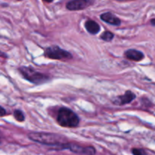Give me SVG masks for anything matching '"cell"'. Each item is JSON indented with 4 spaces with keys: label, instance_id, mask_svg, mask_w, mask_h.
Here are the masks:
<instances>
[{
    "label": "cell",
    "instance_id": "obj_1",
    "mask_svg": "<svg viewBox=\"0 0 155 155\" xmlns=\"http://www.w3.org/2000/svg\"><path fill=\"white\" fill-rule=\"evenodd\" d=\"M29 139L37 143L47 146L53 147L55 150L62 144L68 142L67 139L61 135L52 133H30L28 135Z\"/></svg>",
    "mask_w": 155,
    "mask_h": 155
},
{
    "label": "cell",
    "instance_id": "obj_2",
    "mask_svg": "<svg viewBox=\"0 0 155 155\" xmlns=\"http://www.w3.org/2000/svg\"><path fill=\"white\" fill-rule=\"evenodd\" d=\"M57 123L64 128H76L80 124L78 115L68 107H61L58 109L56 117Z\"/></svg>",
    "mask_w": 155,
    "mask_h": 155
},
{
    "label": "cell",
    "instance_id": "obj_3",
    "mask_svg": "<svg viewBox=\"0 0 155 155\" xmlns=\"http://www.w3.org/2000/svg\"><path fill=\"white\" fill-rule=\"evenodd\" d=\"M18 71L24 80L34 85L44 84L50 80L49 76L36 71L31 66H21L18 68Z\"/></svg>",
    "mask_w": 155,
    "mask_h": 155
},
{
    "label": "cell",
    "instance_id": "obj_4",
    "mask_svg": "<svg viewBox=\"0 0 155 155\" xmlns=\"http://www.w3.org/2000/svg\"><path fill=\"white\" fill-rule=\"evenodd\" d=\"M44 56L47 58L53 59V60H59L66 61L73 58L71 53L66 50L63 49L58 45H51L45 48L44 51Z\"/></svg>",
    "mask_w": 155,
    "mask_h": 155
},
{
    "label": "cell",
    "instance_id": "obj_5",
    "mask_svg": "<svg viewBox=\"0 0 155 155\" xmlns=\"http://www.w3.org/2000/svg\"><path fill=\"white\" fill-rule=\"evenodd\" d=\"M69 150L71 152L75 154H84V155H95L96 150L93 146H83L79 144L74 142H66L62 144L56 148V151H61V150Z\"/></svg>",
    "mask_w": 155,
    "mask_h": 155
},
{
    "label": "cell",
    "instance_id": "obj_6",
    "mask_svg": "<svg viewBox=\"0 0 155 155\" xmlns=\"http://www.w3.org/2000/svg\"><path fill=\"white\" fill-rule=\"evenodd\" d=\"M95 3V1L90 0H75L68 2L66 8L69 11H80L89 7Z\"/></svg>",
    "mask_w": 155,
    "mask_h": 155
},
{
    "label": "cell",
    "instance_id": "obj_7",
    "mask_svg": "<svg viewBox=\"0 0 155 155\" xmlns=\"http://www.w3.org/2000/svg\"><path fill=\"white\" fill-rule=\"evenodd\" d=\"M136 95L134 92L130 90L126 91L125 93L122 95H118L112 101L114 104L118 106H123L125 104H130L133 100L136 99Z\"/></svg>",
    "mask_w": 155,
    "mask_h": 155
},
{
    "label": "cell",
    "instance_id": "obj_8",
    "mask_svg": "<svg viewBox=\"0 0 155 155\" xmlns=\"http://www.w3.org/2000/svg\"><path fill=\"white\" fill-rule=\"evenodd\" d=\"M124 54L125 58L136 62L141 61L145 58L144 53L142 51H139V50L135 49V48H130V49L127 50Z\"/></svg>",
    "mask_w": 155,
    "mask_h": 155
},
{
    "label": "cell",
    "instance_id": "obj_9",
    "mask_svg": "<svg viewBox=\"0 0 155 155\" xmlns=\"http://www.w3.org/2000/svg\"><path fill=\"white\" fill-rule=\"evenodd\" d=\"M100 18H101V21L107 23V24H110V25L120 26L121 24L120 19L110 12H104V13L101 14L100 15Z\"/></svg>",
    "mask_w": 155,
    "mask_h": 155
},
{
    "label": "cell",
    "instance_id": "obj_10",
    "mask_svg": "<svg viewBox=\"0 0 155 155\" xmlns=\"http://www.w3.org/2000/svg\"><path fill=\"white\" fill-rule=\"evenodd\" d=\"M84 27L86 31L92 35L98 34L101 30V27L99 24L93 20H87L85 22Z\"/></svg>",
    "mask_w": 155,
    "mask_h": 155
},
{
    "label": "cell",
    "instance_id": "obj_11",
    "mask_svg": "<svg viewBox=\"0 0 155 155\" xmlns=\"http://www.w3.org/2000/svg\"><path fill=\"white\" fill-rule=\"evenodd\" d=\"M114 38V34L112 32L108 31V30L104 31L100 36V39H102L104 42H110V41L113 40Z\"/></svg>",
    "mask_w": 155,
    "mask_h": 155
},
{
    "label": "cell",
    "instance_id": "obj_12",
    "mask_svg": "<svg viewBox=\"0 0 155 155\" xmlns=\"http://www.w3.org/2000/svg\"><path fill=\"white\" fill-rule=\"evenodd\" d=\"M14 117L18 122H24L25 120V115H24V112L22 110H19V109H16L14 110Z\"/></svg>",
    "mask_w": 155,
    "mask_h": 155
},
{
    "label": "cell",
    "instance_id": "obj_13",
    "mask_svg": "<svg viewBox=\"0 0 155 155\" xmlns=\"http://www.w3.org/2000/svg\"><path fill=\"white\" fill-rule=\"evenodd\" d=\"M132 154L133 155H147V152L142 148H134L132 149Z\"/></svg>",
    "mask_w": 155,
    "mask_h": 155
},
{
    "label": "cell",
    "instance_id": "obj_14",
    "mask_svg": "<svg viewBox=\"0 0 155 155\" xmlns=\"http://www.w3.org/2000/svg\"><path fill=\"white\" fill-rule=\"evenodd\" d=\"M0 108H1V113H0V115H1V117H4L5 115H6L5 109L3 107H1Z\"/></svg>",
    "mask_w": 155,
    "mask_h": 155
},
{
    "label": "cell",
    "instance_id": "obj_15",
    "mask_svg": "<svg viewBox=\"0 0 155 155\" xmlns=\"http://www.w3.org/2000/svg\"><path fill=\"white\" fill-rule=\"evenodd\" d=\"M150 23H151V25L154 26V27H155V18H153V19H151V21H150Z\"/></svg>",
    "mask_w": 155,
    "mask_h": 155
}]
</instances>
